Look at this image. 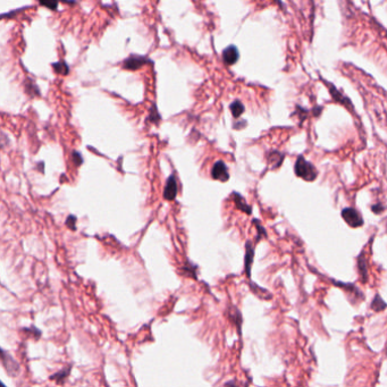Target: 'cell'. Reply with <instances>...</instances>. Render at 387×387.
<instances>
[{
  "mask_svg": "<svg viewBox=\"0 0 387 387\" xmlns=\"http://www.w3.org/2000/svg\"><path fill=\"white\" fill-rule=\"evenodd\" d=\"M253 256H254V249L252 246V244L250 242L246 243V273L247 275V277H250V267L252 264L253 261Z\"/></svg>",
  "mask_w": 387,
  "mask_h": 387,
  "instance_id": "cell-10",
  "label": "cell"
},
{
  "mask_svg": "<svg viewBox=\"0 0 387 387\" xmlns=\"http://www.w3.org/2000/svg\"><path fill=\"white\" fill-rule=\"evenodd\" d=\"M76 220H77V218L74 215L67 216L66 222H65L67 229H70V230H74V232H75V230H76Z\"/></svg>",
  "mask_w": 387,
  "mask_h": 387,
  "instance_id": "cell-18",
  "label": "cell"
},
{
  "mask_svg": "<svg viewBox=\"0 0 387 387\" xmlns=\"http://www.w3.org/2000/svg\"><path fill=\"white\" fill-rule=\"evenodd\" d=\"M239 50L235 46H229L223 52V60L225 62L227 65H233L237 62L239 59Z\"/></svg>",
  "mask_w": 387,
  "mask_h": 387,
  "instance_id": "cell-7",
  "label": "cell"
},
{
  "mask_svg": "<svg viewBox=\"0 0 387 387\" xmlns=\"http://www.w3.org/2000/svg\"><path fill=\"white\" fill-rule=\"evenodd\" d=\"M0 361H1L2 366L6 369L8 375H11L13 377H16L19 373V367L18 362L13 358V356L9 354L7 351H5L4 349L0 348Z\"/></svg>",
  "mask_w": 387,
  "mask_h": 387,
  "instance_id": "cell-2",
  "label": "cell"
},
{
  "mask_svg": "<svg viewBox=\"0 0 387 387\" xmlns=\"http://www.w3.org/2000/svg\"><path fill=\"white\" fill-rule=\"evenodd\" d=\"M53 69L59 75H67L70 73V67L65 62H57L53 64Z\"/></svg>",
  "mask_w": 387,
  "mask_h": 387,
  "instance_id": "cell-13",
  "label": "cell"
},
{
  "mask_svg": "<svg viewBox=\"0 0 387 387\" xmlns=\"http://www.w3.org/2000/svg\"><path fill=\"white\" fill-rule=\"evenodd\" d=\"M176 194H177V182L174 175H172L171 177H168L167 182H166L165 190H164V198L168 201L175 199Z\"/></svg>",
  "mask_w": 387,
  "mask_h": 387,
  "instance_id": "cell-6",
  "label": "cell"
},
{
  "mask_svg": "<svg viewBox=\"0 0 387 387\" xmlns=\"http://www.w3.org/2000/svg\"><path fill=\"white\" fill-rule=\"evenodd\" d=\"M371 210H372V211L375 212V213H378V215H379V213H382V212L384 211V207H383L382 205H379V203H378V205H373V206L371 207Z\"/></svg>",
  "mask_w": 387,
  "mask_h": 387,
  "instance_id": "cell-21",
  "label": "cell"
},
{
  "mask_svg": "<svg viewBox=\"0 0 387 387\" xmlns=\"http://www.w3.org/2000/svg\"><path fill=\"white\" fill-rule=\"evenodd\" d=\"M211 176L213 179H217V181H220V182L229 181V168H227L225 162L222 160L216 161L212 166Z\"/></svg>",
  "mask_w": 387,
  "mask_h": 387,
  "instance_id": "cell-4",
  "label": "cell"
},
{
  "mask_svg": "<svg viewBox=\"0 0 387 387\" xmlns=\"http://www.w3.org/2000/svg\"><path fill=\"white\" fill-rule=\"evenodd\" d=\"M371 308L375 311H383L386 308V303L382 300V298L379 295H376L371 303Z\"/></svg>",
  "mask_w": 387,
  "mask_h": 387,
  "instance_id": "cell-16",
  "label": "cell"
},
{
  "mask_svg": "<svg viewBox=\"0 0 387 387\" xmlns=\"http://www.w3.org/2000/svg\"><path fill=\"white\" fill-rule=\"evenodd\" d=\"M294 172H295V175L299 176V177L305 179V181H308V182L315 181V179L317 178V175H318V172H317V169H316L315 166L312 165L311 162L305 160L302 156H300V157L298 158L297 162H295Z\"/></svg>",
  "mask_w": 387,
  "mask_h": 387,
  "instance_id": "cell-1",
  "label": "cell"
},
{
  "mask_svg": "<svg viewBox=\"0 0 387 387\" xmlns=\"http://www.w3.org/2000/svg\"><path fill=\"white\" fill-rule=\"evenodd\" d=\"M25 91H26V93H28L31 98L40 96L38 86H36L35 83H33L31 80L26 81V82H25Z\"/></svg>",
  "mask_w": 387,
  "mask_h": 387,
  "instance_id": "cell-14",
  "label": "cell"
},
{
  "mask_svg": "<svg viewBox=\"0 0 387 387\" xmlns=\"http://www.w3.org/2000/svg\"><path fill=\"white\" fill-rule=\"evenodd\" d=\"M70 372V366L66 367V368H63L62 370H59L58 372L53 373V375L50 376V380H53V382H56L57 384H63L64 380H65L67 377H69Z\"/></svg>",
  "mask_w": 387,
  "mask_h": 387,
  "instance_id": "cell-9",
  "label": "cell"
},
{
  "mask_svg": "<svg viewBox=\"0 0 387 387\" xmlns=\"http://www.w3.org/2000/svg\"><path fill=\"white\" fill-rule=\"evenodd\" d=\"M0 386H5V384L1 382V380H0Z\"/></svg>",
  "mask_w": 387,
  "mask_h": 387,
  "instance_id": "cell-22",
  "label": "cell"
},
{
  "mask_svg": "<svg viewBox=\"0 0 387 387\" xmlns=\"http://www.w3.org/2000/svg\"><path fill=\"white\" fill-rule=\"evenodd\" d=\"M22 331L28 332V334L33 336V338L35 339H39L40 337H41V331L36 327H35V326H31V327H28V328H23Z\"/></svg>",
  "mask_w": 387,
  "mask_h": 387,
  "instance_id": "cell-17",
  "label": "cell"
},
{
  "mask_svg": "<svg viewBox=\"0 0 387 387\" xmlns=\"http://www.w3.org/2000/svg\"><path fill=\"white\" fill-rule=\"evenodd\" d=\"M60 1H73V0H39V4L43 6V7H47L50 11H57L58 9V5Z\"/></svg>",
  "mask_w": 387,
  "mask_h": 387,
  "instance_id": "cell-12",
  "label": "cell"
},
{
  "mask_svg": "<svg viewBox=\"0 0 387 387\" xmlns=\"http://www.w3.org/2000/svg\"><path fill=\"white\" fill-rule=\"evenodd\" d=\"M342 218L349 226L356 229L363 225L362 216L354 208H344L342 210Z\"/></svg>",
  "mask_w": 387,
  "mask_h": 387,
  "instance_id": "cell-3",
  "label": "cell"
},
{
  "mask_svg": "<svg viewBox=\"0 0 387 387\" xmlns=\"http://www.w3.org/2000/svg\"><path fill=\"white\" fill-rule=\"evenodd\" d=\"M72 160L74 162V165H75V167H80V166L83 164L82 155H81L79 151H73L72 152Z\"/></svg>",
  "mask_w": 387,
  "mask_h": 387,
  "instance_id": "cell-19",
  "label": "cell"
},
{
  "mask_svg": "<svg viewBox=\"0 0 387 387\" xmlns=\"http://www.w3.org/2000/svg\"><path fill=\"white\" fill-rule=\"evenodd\" d=\"M230 111H232V114H233V116L235 117V118H237V117H240L241 115L243 114V111H244V106H243V104L241 103V101H239V100H236V101H234V103L230 105Z\"/></svg>",
  "mask_w": 387,
  "mask_h": 387,
  "instance_id": "cell-15",
  "label": "cell"
},
{
  "mask_svg": "<svg viewBox=\"0 0 387 387\" xmlns=\"http://www.w3.org/2000/svg\"><path fill=\"white\" fill-rule=\"evenodd\" d=\"M358 268H359V273L362 277V281H366L367 277H368V269H367V263L365 259V254L363 253H361L358 257Z\"/></svg>",
  "mask_w": 387,
  "mask_h": 387,
  "instance_id": "cell-11",
  "label": "cell"
},
{
  "mask_svg": "<svg viewBox=\"0 0 387 387\" xmlns=\"http://www.w3.org/2000/svg\"><path fill=\"white\" fill-rule=\"evenodd\" d=\"M9 143L7 135L4 134V132L0 131V148H5Z\"/></svg>",
  "mask_w": 387,
  "mask_h": 387,
  "instance_id": "cell-20",
  "label": "cell"
},
{
  "mask_svg": "<svg viewBox=\"0 0 387 387\" xmlns=\"http://www.w3.org/2000/svg\"><path fill=\"white\" fill-rule=\"evenodd\" d=\"M148 62H149L148 58H145L143 56L132 55L124 60L123 69L127 70H137L139 69H141L143 65H145Z\"/></svg>",
  "mask_w": 387,
  "mask_h": 387,
  "instance_id": "cell-5",
  "label": "cell"
},
{
  "mask_svg": "<svg viewBox=\"0 0 387 387\" xmlns=\"http://www.w3.org/2000/svg\"><path fill=\"white\" fill-rule=\"evenodd\" d=\"M233 195H234V202H235L237 208L242 210L243 212L247 213V215H250V213L252 212V209H251L250 206L247 205L246 199H244L241 194H239V193H233Z\"/></svg>",
  "mask_w": 387,
  "mask_h": 387,
  "instance_id": "cell-8",
  "label": "cell"
}]
</instances>
